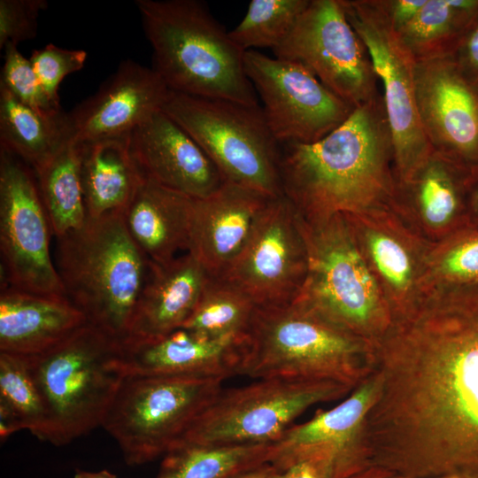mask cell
Segmentation results:
<instances>
[{"mask_svg":"<svg viewBox=\"0 0 478 478\" xmlns=\"http://www.w3.org/2000/svg\"><path fill=\"white\" fill-rule=\"evenodd\" d=\"M415 366L409 396L427 438L393 464L403 478H478V283L422 295L389 342Z\"/></svg>","mask_w":478,"mask_h":478,"instance_id":"cell-1","label":"cell"},{"mask_svg":"<svg viewBox=\"0 0 478 478\" xmlns=\"http://www.w3.org/2000/svg\"><path fill=\"white\" fill-rule=\"evenodd\" d=\"M283 194L306 219L401 206L382 94L312 143L281 145Z\"/></svg>","mask_w":478,"mask_h":478,"instance_id":"cell-2","label":"cell"},{"mask_svg":"<svg viewBox=\"0 0 478 478\" xmlns=\"http://www.w3.org/2000/svg\"><path fill=\"white\" fill-rule=\"evenodd\" d=\"M152 69L172 91L258 105L243 51L198 0H135Z\"/></svg>","mask_w":478,"mask_h":478,"instance_id":"cell-3","label":"cell"},{"mask_svg":"<svg viewBox=\"0 0 478 478\" xmlns=\"http://www.w3.org/2000/svg\"><path fill=\"white\" fill-rule=\"evenodd\" d=\"M57 240L55 265L66 297L89 324L123 343L150 267L123 213L88 218Z\"/></svg>","mask_w":478,"mask_h":478,"instance_id":"cell-4","label":"cell"},{"mask_svg":"<svg viewBox=\"0 0 478 478\" xmlns=\"http://www.w3.org/2000/svg\"><path fill=\"white\" fill-rule=\"evenodd\" d=\"M27 358L46 407L50 443L67 444L102 425L125 377L122 343L87 323Z\"/></svg>","mask_w":478,"mask_h":478,"instance_id":"cell-5","label":"cell"},{"mask_svg":"<svg viewBox=\"0 0 478 478\" xmlns=\"http://www.w3.org/2000/svg\"><path fill=\"white\" fill-rule=\"evenodd\" d=\"M361 350L358 337L296 298L257 308L239 375L349 384Z\"/></svg>","mask_w":478,"mask_h":478,"instance_id":"cell-6","label":"cell"},{"mask_svg":"<svg viewBox=\"0 0 478 478\" xmlns=\"http://www.w3.org/2000/svg\"><path fill=\"white\" fill-rule=\"evenodd\" d=\"M298 214L308 271L297 298L358 338L382 330L389 305L345 215L305 219Z\"/></svg>","mask_w":478,"mask_h":478,"instance_id":"cell-7","label":"cell"},{"mask_svg":"<svg viewBox=\"0 0 478 478\" xmlns=\"http://www.w3.org/2000/svg\"><path fill=\"white\" fill-rule=\"evenodd\" d=\"M162 111L200 146L224 182L268 197L283 195L281 144L262 107L170 92Z\"/></svg>","mask_w":478,"mask_h":478,"instance_id":"cell-8","label":"cell"},{"mask_svg":"<svg viewBox=\"0 0 478 478\" xmlns=\"http://www.w3.org/2000/svg\"><path fill=\"white\" fill-rule=\"evenodd\" d=\"M224 379L125 375L101 427L130 466L165 455L222 389Z\"/></svg>","mask_w":478,"mask_h":478,"instance_id":"cell-9","label":"cell"},{"mask_svg":"<svg viewBox=\"0 0 478 478\" xmlns=\"http://www.w3.org/2000/svg\"><path fill=\"white\" fill-rule=\"evenodd\" d=\"M347 388L348 384L335 381L270 378L222 389L175 444L273 443L306 409L338 397Z\"/></svg>","mask_w":478,"mask_h":478,"instance_id":"cell-10","label":"cell"},{"mask_svg":"<svg viewBox=\"0 0 478 478\" xmlns=\"http://www.w3.org/2000/svg\"><path fill=\"white\" fill-rule=\"evenodd\" d=\"M51 235L34 169L0 150L1 289L66 296L50 256Z\"/></svg>","mask_w":478,"mask_h":478,"instance_id":"cell-11","label":"cell"},{"mask_svg":"<svg viewBox=\"0 0 478 478\" xmlns=\"http://www.w3.org/2000/svg\"><path fill=\"white\" fill-rule=\"evenodd\" d=\"M277 58L305 66L333 94L356 108L375 96L378 76L368 52L349 23L340 0H310Z\"/></svg>","mask_w":478,"mask_h":478,"instance_id":"cell-12","label":"cell"},{"mask_svg":"<svg viewBox=\"0 0 478 478\" xmlns=\"http://www.w3.org/2000/svg\"><path fill=\"white\" fill-rule=\"evenodd\" d=\"M340 1L349 23L364 43L382 81L396 171L399 182L403 183L433 151L416 107L414 60L376 0Z\"/></svg>","mask_w":478,"mask_h":478,"instance_id":"cell-13","label":"cell"},{"mask_svg":"<svg viewBox=\"0 0 478 478\" xmlns=\"http://www.w3.org/2000/svg\"><path fill=\"white\" fill-rule=\"evenodd\" d=\"M243 65L281 145L315 143L345 122L355 109L297 62L251 50L243 53Z\"/></svg>","mask_w":478,"mask_h":478,"instance_id":"cell-14","label":"cell"},{"mask_svg":"<svg viewBox=\"0 0 478 478\" xmlns=\"http://www.w3.org/2000/svg\"><path fill=\"white\" fill-rule=\"evenodd\" d=\"M308 254L299 214L283 194L273 197L258 218L225 277L258 307L296 299L306 279Z\"/></svg>","mask_w":478,"mask_h":478,"instance_id":"cell-15","label":"cell"},{"mask_svg":"<svg viewBox=\"0 0 478 478\" xmlns=\"http://www.w3.org/2000/svg\"><path fill=\"white\" fill-rule=\"evenodd\" d=\"M413 85L433 151L471 173L478 170V86L462 74L451 55L414 61Z\"/></svg>","mask_w":478,"mask_h":478,"instance_id":"cell-16","label":"cell"},{"mask_svg":"<svg viewBox=\"0 0 478 478\" xmlns=\"http://www.w3.org/2000/svg\"><path fill=\"white\" fill-rule=\"evenodd\" d=\"M170 92L152 67L122 61L94 95L66 113L68 141L83 145L127 137L162 110Z\"/></svg>","mask_w":478,"mask_h":478,"instance_id":"cell-17","label":"cell"},{"mask_svg":"<svg viewBox=\"0 0 478 478\" xmlns=\"http://www.w3.org/2000/svg\"><path fill=\"white\" fill-rule=\"evenodd\" d=\"M127 141L143 177L163 187L201 198L224 183L196 141L162 110L138 126Z\"/></svg>","mask_w":478,"mask_h":478,"instance_id":"cell-18","label":"cell"},{"mask_svg":"<svg viewBox=\"0 0 478 478\" xmlns=\"http://www.w3.org/2000/svg\"><path fill=\"white\" fill-rule=\"evenodd\" d=\"M397 207L343 214L389 303L407 312L421 296L428 246L397 218Z\"/></svg>","mask_w":478,"mask_h":478,"instance_id":"cell-19","label":"cell"},{"mask_svg":"<svg viewBox=\"0 0 478 478\" xmlns=\"http://www.w3.org/2000/svg\"><path fill=\"white\" fill-rule=\"evenodd\" d=\"M271 198L227 182L207 197H192L188 252L208 274L222 275L244 246Z\"/></svg>","mask_w":478,"mask_h":478,"instance_id":"cell-20","label":"cell"},{"mask_svg":"<svg viewBox=\"0 0 478 478\" xmlns=\"http://www.w3.org/2000/svg\"><path fill=\"white\" fill-rule=\"evenodd\" d=\"M377 391L376 382L364 383L338 405L290 427L272 443L269 464L275 470H282L301 459L328 456L353 474L366 468L355 437Z\"/></svg>","mask_w":478,"mask_h":478,"instance_id":"cell-21","label":"cell"},{"mask_svg":"<svg viewBox=\"0 0 478 478\" xmlns=\"http://www.w3.org/2000/svg\"><path fill=\"white\" fill-rule=\"evenodd\" d=\"M243 343L212 339L186 328L159 338L122 343L125 375H239Z\"/></svg>","mask_w":478,"mask_h":478,"instance_id":"cell-22","label":"cell"},{"mask_svg":"<svg viewBox=\"0 0 478 478\" xmlns=\"http://www.w3.org/2000/svg\"><path fill=\"white\" fill-rule=\"evenodd\" d=\"M208 276L188 251L166 263L150 261L124 343L152 340L181 328L191 314Z\"/></svg>","mask_w":478,"mask_h":478,"instance_id":"cell-23","label":"cell"},{"mask_svg":"<svg viewBox=\"0 0 478 478\" xmlns=\"http://www.w3.org/2000/svg\"><path fill=\"white\" fill-rule=\"evenodd\" d=\"M66 296H46L12 287L0 292V351L30 356L61 342L87 324Z\"/></svg>","mask_w":478,"mask_h":478,"instance_id":"cell-24","label":"cell"},{"mask_svg":"<svg viewBox=\"0 0 478 478\" xmlns=\"http://www.w3.org/2000/svg\"><path fill=\"white\" fill-rule=\"evenodd\" d=\"M471 172L432 151L401 185L403 212L410 208L439 240L469 226Z\"/></svg>","mask_w":478,"mask_h":478,"instance_id":"cell-25","label":"cell"},{"mask_svg":"<svg viewBox=\"0 0 478 478\" xmlns=\"http://www.w3.org/2000/svg\"><path fill=\"white\" fill-rule=\"evenodd\" d=\"M191 198L143 178L123 212L127 232L152 262L162 264L187 251Z\"/></svg>","mask_w":478,"mask_h":478,"instance_id":"cell-26","label":"cell"},{"mask_svg":"<svg viewBox=\"0 0 478 478\" xmlns=\"http://www.w3.org/2000/svg\"><path fill=\"white\" fill-rule=\"evenodd\" d=\"M127 138L78 145L88 218L123 213L134 197L143 177L130 154Z\"/></svg>","mask_w":478,"mask_h":478,"instance_id":"cell-27","label":"cell"},{"mask_svg":"<svg viewBox=\"0 0 478 478\" xmlns=\"http://www.w3.org/2000/svg\"><path fill=\"white\" fill-rule=\"evenodd\" d=\"M478 22V0H426L396 32L414 61L452 55Z\"/></svg>","mask_w":478,"mask_h":478,"instance_id":"cell-28","label":"cell"},{"mask_svg":"<svg viewBox=\"0 0 478 478\" xmlns=\"http://www.w3.org/2000/svg\"><path fill=\"white\" fill-rule=\"evenodd\" d=\"M66 112L47 118L17 99L0 83V150L22 159L34 170L68 141Z\"/></svg>","mask_w":478,"mask_h":478,"instance_id":"cell-29","label":"cell"},{"mask_svg":"<svg viewBox=\"0 0 478 478\" xmlns=\"http://www.w3.org/2000/svg\"><path fill=\"white\" fill-rule=\"evenodd\" d=\"M34 171L52 235L59 238L81 227L88 216L81 177L80 147L67 142Z\"/></svg>","mask_w":478,"mask_h":478,"instance_id":"cell-30","label":"cell"},{"mask_svg":"<svg viewBox=\"0 0 478 478\" xmlns=\"http://www.w3.org/2000/svg\"><path fill=\"white\" fill-rule=\"evenodd\" d=\"M27 429L50 441V425L42 395L25 355L0 351V439Z\"/></svg>","mask_w":478,"mask_h":478,"instance_id":"cell-31","label":"cell"},{"mask_svg":"<svg viewBox=\"0 0 478 478\" xmlns=\"http://www.w3.org/2000/svg\"><path fill=\"white\" fill-rule=\"evenodd\" d=\"M258 306L235 284L209 274L199 298L181 328L212 338L244 343Z\"/></svg>","mask_w":478,"mask_h":478,"instance_id":"cell-32","label":"cell"},{"mask_svg":"<svg viewBox=\"0 0 478 478\" xmlns=\"http://www.w3.org/2000/svg\"><path fill=\"white\" fill-rule=\"evenodd\" d=\"M272 443L207 446L178 443L165 455L156 478H227L269 463Z\"/></svg>","mask_w":478,"mask_h":478,"instance_id":"cell-33","label":"cell"},{"mask_svg":"<svg viewBox=\"0 0 478 478\" xmlns=\"http://www.w3.org/2000/svg\"><path fill=\"white\" fill-rule=\"evenodd\" d=\"M478 283V227L466 226L429 245L421 295L434 289Z\"/></svg>","mask_w":478,"mask_h":478,"instance_id":"cell-34","label":"cell"},{"mask_svg":"<svg viewBox=\"0 0 478 478\" xmlns=\"http://www.w3.org/2000/svg\"><path fill=\"white\" fill-rule=\"evenodd\" d=\"M310 0H251L242 21L231 31L233 42L243 52L252 48L278 47L288 36Z\"/></svg>","mask_w":478,"mask_h":478,"instance_id":"cell-35","label":"cell"},{"mask_svg":"<svg viewBox=\"0 0 478 478\" xmlns=\"http://www.w3.org/2000/svg\"><path fill=\"white\" fill-rule=\"evenodd\" d=\"M4 52L0 83L21 103L40 114L50 119L62 117L65 112L44 92L29 58H26L17 46H6Z\"/></svg>","mask_w":478,"mask_h":478,"instance_id":"cell-36","label":"cell"},{"mask_svg":"<svg viewBox=\"0 0 478 478\" xmlns=\"http://www.w3.org/2000/svg\"><path fill=\"white\" fill-rule=\"evenodd\" d=\"M87 52L49 43L34 50L29 58L34 71L50 100L60 106L58 89L64 78L83 68Z\"/></svg>","mask_w":478,"mask_h":478,"instance_id":"cell-37","label":"cell"},{"mask_svg":"<svg viewBox=\"0 0 478 478\" xmlns=\"http://www.w3.org/2000/svg\"><path fill=\"white\" fill-rule=\"evenodd\" d=\"M47 5L46 0H0V49L35 38Z\"/></svg>","mask_w":478,"mask_h":478,"instance_id":"cell-38","label":"cell"},{"mask_svg":"<svg viewBox=\"0 0 478 478\" xmlns=\"http://www.w3.org/2000/svg\"><path fill=\"white\" fill-rule=\"evenodd\" d=\"M350 475L334 458L316 456L298 460L282 470L274 468L268 478H348Z\"/></svg>","mask_w":478,"mask_h":478,"instance_id":"cell-39","label":"cell"},{"mask_svg":"<svg viewBox=\"0 0 478 478\" xmlns=\"http://www.w3.org/2000/svg\"><path fill=\"white\" fill-rule=\"evenodd\" d=\"M462 74L478 86V22L451 55Z\"/></svg>","mask_w":478,"mask_h":478,"instance_id":"cell-40","label":"cell"},{"mask_svg":"<svg viewBox=\"0 0 478 478\" xmlns=\"http://www.w3.org/2000/svg\"><path fill=\"white\" fill-rule=\"evenodd\" d=\"M376 1L395 32L406 27L426 3V0Z\"/></svg>","mask_w":478,"mask_h":478,"instance_id":"cell-41","label":"cell"},{"mask_svg":"<svg viewBox=\"0 0 478 478\" xmlns=\"http://www.w3.org/2000/svg\"><path fill=\"white\" fill-rule=\"evenodd\" d=\"M467 214L469 226L478 227V170L470 176Z\"/></svg>","mask_w":478,"mask_h":478,"instance_id":"cell-42","label":"cell"},{"mask_svg":"<svg viewBox=\"0 0 478 478\" xmlns=\"http://www.w3.org/2000/svg\"><path fill=\"white\" fill-rule=\"evenodd\" d=\"M273 469L274 467L269 463H266L227 478H268Z\"/></svg>","mask_w":478,"mask_h":478,"instance_id":"cell-43","label":"cell"},{"mask_svg":"<svg viewBox=\"0 0 478 478\" xmlns=\"http://www.w3.org/2000/svg\"><path fill=\"white\" fill-rule=\"evenodd\" d=\"M348 478H398L389 471L378 466H368Z\"/></svg>","mask_w":478,"mask_h":478,"instance_id":"cell-44","label":"cell"},{"mask_svg":"<svg viewBox=\"0 0 478 478\" xmlns=\"http://www.w3.org/2000/svg\"><path fill=\"white\" fill-rule=\"evenodd\" d=\"M74 478H117V475L107 470L89 472L77 469L74 474Z\"/></svg>","mask_w":478,"mask_h":478,"instance_id":"cell-45","label":"cell"}]
</instances>
